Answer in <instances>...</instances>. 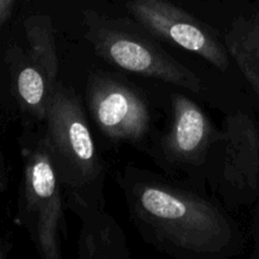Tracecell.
<instances>
[{"mask_svg": "<svg viewBox=\"0 0 259 259\" xmlns=\"http://www.w3.org/2000/svg\"><path fill=\"white\" fill-rule=\"evenodd\" d=\"M132 222L148 244L177 258L220 259L238 254L237 223L207 197L146 171L121 179Z\"/></svg>", "mask_w": 259, "mask_h": 259, "instance_id": "1", "label": "cell"}, {"mask_svg": "<svg viewBox=\"0 0 259 259\" xmlns=\"http://www.w3.org/2000/svg\"><path fill=\"white\" fill-rule=\"evenodd\" d=\"M45 123L43 134L68 209L104 207L103 159L72 89L56 83Z\"/></svg>", "mask_w": 259, "mask_h": 259, "instance_id": "2", "label": "cell"}, {"mask_svg": "<svg viewBox=\"0 0 259 259\" xmlns=\"http://www.w3.org/2000/svg\"><path fill=\"white\" fill-rule=\"evenodd\" d=\"M20 222L43 259H61L63 232L62 185L53 166L45 134H30L23 146Z\"/></svg>", "mask_w": 259, "mask_h": 259, "instance_id": "3", "label": "cell"}, {"mask_svg": "<svg viewBox=\"0 0 259 259\" xmlns=\"http://www.w3.org/2000/svg\"><path fill=\"white\" fill-rule=\"evenodd\" d=\"M223 199L245 202L259 192V129L253 116L235 111L225 118L206 161Z\"/></svg>", "mask_w": 259, "mask_h": 259, "instance_id": "4", "label": "cell"}, {"mask_svg": "<svg viewBox=\"0 0 259 259\" xmlns=\"http://www.w3.org/2000/svg\"><path fill=\"white\" fill-rule=\"evenodd\" d=\"M89 39L96 53L121 70L182 86L201 93L202 82L192 71L157 48L148 40L103 24L93 13L86 17Z\"/></svg>", "mask_w": 259, "mask_h": 259, "instance_id": "5", "label": "cell"}, {"mask_svg": "<svg viewBox=\"0 0 259 259\" xmlns=\"http://www.w3.org/2000/svg\"><path fill=\"white\" fill-rule=\"evenodd\" d=\"M86 103L98 128L114 142H141L151 128V113L132 86L108 75H93Z\"/></svg>", "mask_w": 259, "mask_h": 259, "instance_id": "6", "label": "cell"}, {"mask_svg": "<svg viewBox=\"0 0 259 259\" xmlns=\"http://www.w3.org/2000/svg\"><path fill=\"white\" fill-rule=\"evenodd\" d=\"M128 9L153 34L196 53L220 70L229 67L227 47L181 8L167 0H131Z\"/></svg>", "mask_w": 259, "mask_h": 259, "instance_id": "7", "label": "cell"}, {"mask_svg": "<svg viewBox=\"0 0 259 259\" xmlns=\"http://www.w3.org/2000/svg\"><path fill=\"white\" fill-rule=\"evenodd\" d=\"M174 119L162 139L167 161L179 166H204L219 131L195 101L185 95L172 99Z\"/></svg>", "mask_w": 259, "mask_h": 259, "instance_id": "8", "label": "cell"}, {"mask_svg": "<svg viewBox=\"0 0 259 259\" xmlns=\"http://www.w3.org/2000/svg\"><path fill=\"white\" fill-rule=\"evenodd\" d=\"M71 211L81 219L77 253L81 259H128L126 238L115 219L104 207L73 206Z\"/></svg>", "mask_w": 259, "mask_h": 259, "instance_id": "9", "label": "cell"}, {"mask_svg": "<svg viewBox=\"0 0 259 259\" xmlns=\"http://www.w3.org/2000/svg\"><path fill=\"white\" fill-rule=\"evenodd\" d=\"M9 67L19 106L35 120L45 121L56 85L22 48L15 47L9 52Z\"/></svg>", "mask_w": 259, "mask_h": 259, "instance_id": "10", "label": "cell"}, {"mask_svg": "<svg viewBox=\"0 0 259 259\" xmlns=\"http://www.w3.org/2000/svg\"><path fill=\"white\" fill-rule=\"evenodd\" d=\"M225 47L259 99V12L233 23Z\"/></svg>", "mask_w": 259, "mask_h": 259, "instance_id": "11", "label": "cell"}, {"mask_svg": "<svg viewBox=\"0 0 259 259\" xmlns=\"http://www.w3.org/2000/svg\"><path fill=\"white\" fill-rule=\"evenodd\" d=\"M28 42V53L56 85L60 72V60L56 50L55 34L51 19L46 15H30L23 23Z\"/></svg>", "mask_w": 259, "mask_h": 259, "instance_id": "12", "label": "cell"}, {"mask_svg": "<svg viewBox=\"0 0 259 259\" xmlns=\"http://www.w3.org/2000/svg\"><path fill=\"white\" fill-rule=\"evenodd\" d=\"M18 2L19 0H0V27H3L12 18Z\"/></svg>", "mask_w": 259, "mask_h": 259, "instance_id": "13", "label": "cell"}, {"mask_svg": "<svg viewBox=\"0 0 259 259\" xmlns=\"http://www.w3.org/2000/svg\"><path fill=\"white\" fill-rule=\"evenodd\" d=\"M255 253L253 254V257H259V228L257 230V235H255Z\"/></svg>", "mask_w": 259, "mask_h": 259, "instance_id": "14", "label": "cell"}, {"mask_svg": "<svg viewBox=\"0 0 259 259\" xmlns=\"http://www.w3.org/2000/svg\"><path fill=\"white\" fill-rule=\"evenodd\" d=\"M7 248L4 247V244H3L2 242H0V259H3L7 255Z\"/></svg>", "mask_w": 259, "mask_h": 259, "instance_id": "15", "label": "cell"}]
</instances>
